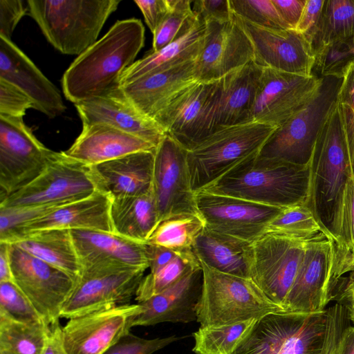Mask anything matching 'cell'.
Wrapping results in <instances>:
<instances>
[{
    "label": "cell",
    "mask_w": 354,
    "mask_h": 354,
    "mask_svg": "<svg viewBox=\"0 0 354 354\" xmlns=\"http://www.w3.org/2000/svg\"><path fill=\"white\" fill-rule=\"evenodd\" d=\"M145 44V27L136 18L117 21L78 55L62 79L63 93L74 104L104 95L120 85L122 73Z\"/></svg>",
    "instance_id": "6da1fadb"
},
{
    "label": "cell",
    "mask_w": 354,
    "mask_h": 354,
    "mask_svg": "<svg viewBox=\"0 0 354 354\" xmlns=\"http://www.w3.org/2000/svg\"><path fill=\"white\" fill-rule=\"evenodd\" d=\"M309 166L310 177L306 205L323 233L337 244L345 189L352 174L338 104L319 133Z\"/></svg>",
    "instance_id": "7a4b0ae2"
},
{
    "label": "cell",
    "mask_w": 354,
    "mask_h": 354,
    "mask_svg": "<svg viewBox=\"0 0 354 354\" xmlns=\"http://www.w3.org/2000/svg\"><path fill=\"white\" fill-rule=\"evenodd\" d=\"M310 166L255 155L201 191L286 208L306 203Z\"/></svg>",
    "instance_id": "3957f363"
},
{
    "label": "cell",
    "mask_w": 354,
    "mask_h": 354,
    "mask_svg": "<svg viewBox=\"0 0 354 354\" xmlns=\"http://www.w3.org/2000/svg\"><path fill=\"white\" fill-rule=\"evenodd\" d=\"M120 0H28V13L47 41L65 55H80L97 40Z\"/></svg>",
    "instance_id": "277c9868"
},
{
    "label": "cell",
    "mask_w": 354,
    "mask_h": 354,
    "mask_svg": "<svg viewBox=\"0 0 354 354\" xmlns=\"http://www.w3.org/2000/svg\"><path fill=\"white\" fill-rule=\"evenodd\" d=\"M277 128L250 122L214 130L187 151L193 192L204 189L241 162L259 154Z\"/></svg>",
    "instance_id": "5b68a950"
},
{
    "label": "cell",
    "mask_w": 354,
    "mask_h": 354,
    "mask_svg": "<svg viewBox=\"0 0 354 354\" xmlns=\"http://www.w3.org/2000/svg\"><path fill=\"white\" fill-rule=\"evenodd\" d=\"M201 266L203 286L196 309V321L201 326L232 324L286 313L251 279L222 273L202 263Z\"/></svg>",
    "instance_id": "8992f818"
},
{
    "label": "cell",
    "mask_w": 354,
    "mask_h": 354,
    "mask_svg": "<svg viewBox=\"0 0 354 354\" xmlns=\"http://www.w3.org/2000/svg\"><path fill=\"white\" fill-rule=\"evenodd\" d=\"M321 78L313 97L273 131L259 156L299 166L310 164L319 133L337 104L342 82L334 76Z\"/></svg>",
    "instance_id": "52a82bcc"
},
{
    "label": "cell",
    "mask_w": 354,
    "mask_h": 354,
    "mask_svg": "<svg viewBox=\"0 0 354 354\" xmlns=\"http://www.w3.org/2000/svg\"><path fill=\"white\" fill-rule=\"evenodd\" d=\"M326 310L276 313L259 319L233 354H322Z\"/></svg>",
    "instance_id": "ba28073f"
},
{
    "label": "cell",
    "mask_w": 354,
    "mask_h": 354,
    "mask_svg": "<svg viewBox=\"0 0 354 354\" xmlns=\"http://www.w3.org/2000/svg\"><path fill=\"white\" fill-rule=\"evenodd\" d=\"M88 165L64 151H53L44 170L31 183L0 203V207L66 205L96 191Z\"/></svg>",
    "instance_id": "9c48e42d"
},
{
    "label": "cell",
    "mask_w": 354,
    "mask_h": 354,
    "mask_svg": "<svg viewBox=\"0 0 354 354\" xmlns=\"http://www.w3.org/2000/svg\"><path fill=\"white\" fill-rule=\"evenodd\" d=\"M307 237L266 232L253 244L251 279L285 311V303L301 265Z\"/></svg>",
    "instance_id": "30bf717a"
},
{
    "label": "cell",
    "mask_w": 354,
    "mask_h": 354,
    "mask_svg": "<svg viewBox=\"0 0 354 354\" xmlns=\"http://www.w3.org/2000/svg\"><path fill=\"white\" fill-rule=\"evenodd\" d=\"M220 80L194 82L174 95L154 121L187 151L212 133Z\"/></svg>",
    "instance_id": "8fae6325"
},
{
    "label": "cell",
    "mask_w": 354,
    "mask_h": 354,
    "mask_svg": "<svg viewBox=\"0 0 354 354\" xmlns=\"http://www.w3.org/2000/svg\"><path fill=\"white\" fill-rule=\"evenodd\" d=\"M8 244L13 282L48 326L59 323L62 308L77 279L15 245Z\"/></svg>",
    "instance_id": "7c38bea8"
},
{
    "label": "cell",
    "mask_w": 354,
    "mask_h": 354,
    "mask_svg": "<svg viewBox=\"0 0 354 354\" xmlns=\"http://www.w3.org/2000/svg\"><path fill=\"white\" fill-rule=\"evenodd\" d=\"M52 153L23 118L0 115V203L35 179Z\"/></svg>",
    "instance_id": "4fadbf2b"
},
{
    "label": "cell",
    "mask_w": 354,
    "mask_h": 354,
    "mask_svg": "<svg viewBox=\"0 0 354 354\" xmlns=\"http://www.w3.org/2000/svg\"><path fill=\"white\" fill-rule=\"evenodd\" d=\"M335 243L323 232L308 242L286 303V313H314L325 310L336 284Z\"/></svg>",
    "instance_id": "5bb4252c"
},
{
    "label": "cell",
    "mask_w": 354,
    "mask_h": 354,
    "mask_svg": "<svg viewBox=\"0 0 354 354\" xmlns=\"http://www.w3.org/2000/svg\"><path fill=\"white\" fill-rule=\"evenodd\" d=\"M196 203L205 227L250 243L284 209L205 191L196 193Z\"/></svg>",
    "instance_id": "9a60e30c"
},
{
    "label": "cell",
    "mask_w": 354,
    "mask_h": 354,
    "mask_svg": "<svg viewBox=\"0 0 354 354\" xmlns=\"http://www.w3.org/2000/svg\"><path fill=\"white\" fill-rule=\"evenodd\" d=\"M187 153V151L167 134L156 147L152 189L159 222L176 214L199 215Z\"/></svg>",
    "instance_id": "2e32d148"
},
{
    "label": "cell",
    "mask_w": 354,
    "mask_h": 354,
    "mask_svg": "<svg viewBox=\"0 0 354 354\" xmlns=\"http://www.w3.org/2000/svg\"><path fill=\"white\" fill-rule=\"evenodd\" d=\"M235 16L252 44L257 65L305 77L314 75L315 54L304 35L293 29L259 26Z\"/></svg>",
    "instance_id": "e0dca14e"
},
{
    "label": "cell",
    "mask_w": 354,
    "mask_h": 354,
    "mask_svg": "<svg viewBox=\"0 0 354 354\" xmlns=\"http://www.w3.org/2000/svg\"><path fill=\"white\" fill-rule=\"evenodd\" d=\"M322 78L263 68L252 107V121L278 127L315 94Z\"/></svg>",
    "instance_id": "ac0fdd59"
},
{
    "label": "cell",
    "mask_w": 354,
    "mask_h": 354,
    "mask_svg": "<svg viewBox=\"0 0 354 354\" xmlns=\"http://www.w3.org/2000/svg\"><path fill=\"white\" fill-rule=\"evenodd\" d=\"M142 310L138 303L127 304L71 318L62 327L63 346L68 354H102L130 332Z\"/></svg>",
    "instance_id": "d6986e66"
},
{
    "label": "cell",
    "mask_w": 354,
    "mask_h": 354,
    "mask_svg": "<svg viewBox=\"0 0 354 354\" xmlns=\"http://www.w3.org/2000/svg\"><path fill=\"white\" fill-rule=\"evenodd\" d=\"M70 231L81 264V274L149 268L146 243L137 242L113 232Z\"/></svg>",
    "instance_id": "ffe728a7"
},
{
    "label": "cell",
    "mask_w": 354,
    "mask_h": 354,
    "mask_svg": "<svg viewBox=\"0 0 354 354\" xmlns=\"http://www.w3.org/2000/svg\"><path fill=\"white\" fill-rule=\"evenodd\" d=\"M205 28L203 47L194 66L197 82L217 81L253 61L252 44L234 14L227 21L205 23Z\"/></svg>",
    "instance_id": "44dd1931"
},
{
    "label": "cell",
    "mask_w": 354,
    "mask_h": 354,
    "mask_svg": "<svg viewBox=\"0 0 354 354\" xmlns=\"http://www.w3.org/2000/svg\"><path fill=\"white\" fill-rule=\"evenodd\" d=\"M145 269L81 274L63 305L60 317L71 319L127 304L136 296Z\"/></svg>",
    "instance_id": "7402d4cb"
},
{
    "label": "cell",
    "mask_w": 354,
    "mask_h": 354,
    "mask_svg": "<svg viewBox=\"0 0 354 354\" xmlns=\"http://www.w3.org/2000/svg\"><path fill=\"white\" fill-rule=\"evenodd\" d=\"M75 106L82 125L104 124L140 138L156 147L166 135L154 120L141 113L131 103L122 86L75 104Z\"/></svg>",
    "instance_id": "603a6c76"
},
{
    "label": "cell",
    "mask_w": 354,
    "mask_h": 354,
    "mask_svg": "<svg viewBox=\"0 0 354 354\" xmlns=\"http://www.w3.org/2000/svg\"><path fill=\"white\" fill-rule=\"evenodd\" d=\"M0 79L18 87L32 100L34 109L50 118L66 110L57 87L12 40L1 37Z\"/></svg>",
    "instance_id": "cb8c5ba5"
},
{
    "label": "cell",
    "mask_w": 354,
    "mask_h": 354,
    "mask_svg": "<svg viewBox=\"0 0 354 354\" xmlns=\"http://www.w3.org/2000/svg\"><path fill=\"white\" fill-rule=\"evenodd\" d=\"M203 286V272L199 266L169 288L139 302L142 310L132 319V327L196 321Z\"/></svg>",
    "instance_id": "d4e9b609"
},
{
    "label": "cell",
    "mask_w": 354,
    "mask_h": 354,
    "mask_svg": "<svg viewBox=\"0 0 354 354\" xmlns=\"http://www.w3.org/2000/svg\"><path fill=\"white\" fill-rule=\"evenodd\" d=\"M153 151H141L89 166L96 189L111 199L145 194L152 189Z\"/></svg>",
    "instance_id": "484cf974"
},
{
    "label": "cell",
    "mask_w": 354,
    "mask_h": 354,
    "mask_svg": "<svg viewBox=\"0 0 354 354\" xmlns=\"http://www.w3.org/2000/svg\"><path fill=\"white\" fill-rule=\"evenodd\" d=\"M195 61H191L139 77L122 86L131 103L154 120L171 99L196 82Z\"/></svg>",
    "instance_id": "4316f807"
},
{
    "label": "cell",
    "mask_w": 354,
    "mask_h": 354,
    "mask_svg": "<svg viewBox=\"0 0 354 354\" xmlns=\"http://www.w3.org/2000/svg\"><path fill=\"white\" fill-rule=\"evenodd\" d=\"M156 146L140 138L104 124L82 125L68 156L91 166L141 151H153Z\"/></svg>",
    "instance_id": "83f0119b"
},
{
    "label": "cell",
    "mask_w": 354,
    "mask_h": 354,
    "mask_svg": "<svg viewBox=\"0 0 354 354\" xmlns=\"http://www.w3.org/2000/svg\"><path fill=\"white\" fill-rule=\"evenodd\" d=\"M262 70L251 61L220 79L212 132L219 127L253 122L252 107Z\"/></svg>",
    "instance_id": "f1b7e54d"
},
{
    "label": "cell",
    "mask_w": 354,
    "mask_h": 354,
    "mask_svg": "<svg viewBox=\"0 0 354 354\" xmlns=\"http://www.w3.org/2000/svg\"><path fill=\"white\" fill-rule=\"evenodd\" d=\"M111 204V198L108 194L96 190L86 198L62 205L30 223L11 243L25 232L45 229L113 232L110 215Z\"/></svg>",
    "instance_id": "f546056e"
},
{
    "label": "cell",
    "mask_w": 354,
    "mask_h": 354,
    "mask_svg": "<svg viewBox=\"0 0 354 354\" xmlns=\"http://www.w3.org/2000/svg\"><path fill=\"white\" fill-rule=\"evenodd\" d=\"M192 252L199 262L218 272L251 279L252 243L204 227Z\"/></svg>",
    "instance_id": "4dcf8cb0"
},
{
    "label": "cell",
    "mask_w": 354,
    "mask_h": 354,
    "mask_svg": "<svg viewBox=\"0 0 354 354\" xmlns=\"http://www.w3.org/2000/svg\"><path fill=\"white\" fill-rule=\"evenodd\" d=\"M205 29V23L196 16L174 41L158 51L150 50L126 68L120 77L121 86L147 74L196 60L203 47Z\"/></svg>",
    "instance_id": "1f68e13d"
},
{
    "label": "cell",
    "mask_w": 354,
    "mask_h": 354,
    "mask_svg": "<svg viewBox=\"0 0 354 354\" xmlns=\"http://www.w3.org/2000/svg\"><path fill=\"white\" fill-rule=\"evenodd\" d=\"M10 244L15 245L77 280L81 275L82 267L70 230L45 229L27 232Z\"/></svg>",
    "instance_id": "d6a6232c"
},
{
    "label": "cell",
    "mask_w": 354,
    "mask_h": 354,
    "mask_svg": "<svg viewBox=\"0 0 354 354\" xmlns=\"http://www.w3.org/2000/svg\"><path fill=\"white\" fill-rule=\"evenodd\" d=\"M110 215L115 234L146 243L159 223L153 189L140 196L112 198Z\"/></svg>",
    "instance_id": "836d02e7"
},
{
    "label": "cell",
    "mask_w": 354,
    "mask_h": 354,
    "mask_svg": "<svg viewBox=\"0 0 354 354\" xmlns=\"http://www.w3.org/2000/svg\"><path fill=\"white\" fill-rule=\"evenodd\" d=\"M354 37V0H325L311 39L315 54L341 40Z\"/></svg>",
    "instance_id": "e575fe53"
},
{
    "label": "cell",
    "mask_w": 354,
    "mask_h": 354,
    "mask_svg": "<svg viewBox=\"0 0 354 354\" xmlns=\"http://www.w3.org/2000/svg\"><path fill=\"white\" fill-rule=\"evenodd\" d=\"M50 327L23 323L0 315V354H41Z\"/></svg>",
    "instance_id": "d590c367"
},
{
    "label": "cell",
    "mask_w": 354,
    "mask_h": 354,
    "mask_svg": "<svg viewBox=\"0 0 354 354\" xmlns=\"http://www.w3.org/2000/svg\"><path fill=\"white\" fill-rule=\"evenodd\" d=\"M204 227V221L198 214L172 215L159 222L146 243L178 253L192 252L194 240Z\"/></svg>",
    "instance_id": "8d00e7d4"
},
{
    "label": "cell",
    "mask_w": 354,
    "mask_h": 354,
    "mask_svg": "<svg viewBox=\"0 0 354 354\" xmlns=\"http://www.w3.org/2000/svg\"><path fill=\"white\" fill-rule=\"evenodd\" d=\"M258 319L226 325L201 326L193 334V351L196 354H233L251 332Z\"/></svg>",
    "instance_id": "74e56055"
},
{
    "label": "cell",
    "mask_w": 354,
    "mask_h": 354,
    "mask_svg": "<svg viewBox=\"0 0 354 354\" xmlns=\"http://www.w3.org/2000/svg\"><path fill=\"white\" fill-rule=\"evenodd\" d=\"M199 266L201 263L193 252L179 253L166 265L143 277L136 300L142 302L162 292Z\"/></svg>",
    "instance_id": "f35d334b"
},
{
    "label": "cell",
    "mask_w": 354,
    "mask_h": 354,
    "mask_svg": "<svg viewBox=\"0 0 354 354\" xmlns=\"http://www.w3.org/2000/svg\"><path fill=\"white\" fill-rule=\"evenodd\" d=\"M266 232L307 237L323 232L306 203L284 208L269 224Z\"/></svg>",
    "instance_id": "ab89813d"
},
{
    "label": "cell",
    "mask_w": 354,
    "mask_h": 354,
    "mask_svg": "<svg viewBox=\"0 0 354 354\" xmlns=\"http://www.w3.org/2000/svg\"><path fill=\"white\" fill-rule=\"evenodd\" d=\"M190 0H169V10L153 33L152 51L174 41L196 19Z\"/></svg>",
    "instance_id": "60d3db41"
},
{
    "label": "cell",
    "mask_w": 354,
    "mask_h": 354,
    "mask_svg": "<svg viewBox=\"0 0 354 354\" xmlns=\"http://www.w3.org/2000/svg\"><path fill=\"white\" fill-rule=\"evenodd\" d=\"M62 205L0 207V242L11 243L26 225Z\"/></svg>",
    "instance_id": "b9f144b4"
},
{
    "label": "cell",
    "mask_w": 354,
    "mask_h": 354,
    "mask_svg": "<svg viewBox=\"0 0 354 354\" xmlns=\"http://www.w3.org/2000/svg\"><path fill=\"white\" fill-rule=\"evenodd\" d=\"M354 65V37L333 43L315 55L314 70L318 77L342 78L349 67Z\"/></svg>",
    "instance_id": "7bdbcfd3"
},
{
    "label": "cell",
    "mask_w": 354,
    "mask_h": 354,
    "mask_svg": "<svg viewBox=\"0 0 354 354\" xmlns=\"http://www.w3.org/2000/svg\"><path fill=\"white\" fill-rule=\"evenodd\" d=\"M0 315L23 323L44 322L30 300L12 281L0 282Z\"/></svg>",
    "instance_id": "ee69618b"
},
{
    "label": "cell",
    "mask_w": 354,
    "mask_h": 354,
    "mask_svg": "<svg viewBox=\"0 0 354 354\" xmlns=\"http://www.w3.org/2000/svg\"><path fill=\"white\" fill-rule=\"evenodd\" d=\"M342 275L346 274L348 263L354 259V176L347 183L341 215L340 232L335 244Z\"/></svg>",
    "instance_id": "f6af8a7d"
},
{
    "label": "cell",
    "mask_w": 354,
    "mask_h": 354,
    "mask_svg": "<svg viewBox=\"0 0 354 354\" xmlns=\"http://www.w3.org/2000/svg\"><path fill=\"white\" fill-rule=\"evenodd\" d=\"M232 12L259 26L290 29L281 19L272 0H229Z\"/></svg>",
    "instance_id": "bcb514c9"
},
{
    "label": "cell",
    "mask_w": 354,
    "mask_h": 354,
    "mask_svg": "<svg viewBox=\"0 0 354 354\" xmlns=\"http://www.w3.org/2000/svg\"><path fill=\"white\" fill-rule=\"evenodd\" d=\"M182 337L172 335L162 338L145 339L129 332L102 354H153Z\"/></svg>",
    "instance_id": "7dc6e473"
},
{
    "label": "cell",
    "mask_w": 354,
    "mask_h": 354,
    "mask_svg": "<svg viewBox=\"0 0 354 354\" xmlns=\"http://www.w3.org/2000/svg\"><path fill=\"white\" fill-rule=\"evenodd\" d=\"M28 109H33L30 97L16 86L0 79V115L24 118Z\"/></svg>",
    "instance_id": "c3c4849f"
},
{
    "label": "cell",
    "mask_w": 354,
    "mask_h": 354,
    "mask_svg": "<svg viewBox=\"0 0 354 354\" xmlns=\"http://www.w3.org/2000/svg\"><path fill=\"white\" fill-rule=\"evenodd\" d=\"M193 3L194 14L205 23L224 22L233 17L229 0H196Z\"/></svg>",
    "instance_id": "681fc988"
},
{
    "label": "cell",
    "mask_w": 354,
    "mask_h": 354,
    "mask_svg": "<svg viewBox=\"0 0 354 354\" xmlns=\"http://www.w3.org/2000/svg\"><path fill=\"white\" fill-rule=\"evenodd\" d=\"M27 12L21 0H0V37L11 40L14 30Z\"/></svg>",
    "instance_id": "f907efd6"
},
{
    "label": "cell",
    "mask_w": 354,
    "mask_h": 354,
    "mask_svg": "<svg viewBox=\"0 0 354 354\" xmlns=\"http://www.w3.org/2000/svg\"><path fill=\"white\" fill-rule=\"evenodd\" d=\"M325 0H306L295 30L304 35L311 43L321 18Z\"/></svg>",
    "instance_id": "816d5d0a"
},
{
    "label": "cell",
    "mask_w": 354,
    "mask_h": 354,
    "mask_svg": "<svg viewBox=\"0 0 354 354\" xmlns=\"http://www.w3.org/2000/svg\"><path fill=\"white\" fill-rule=\"evenodd\" d=\"M134 2L153 33L169 10V0H135Z\"/></svg>",
    "instance_id": "f5cc1de1"
},
{
    "label": "cell",
    "mask_w": 354,
    "mask_h": 354,
    "mask_svg": "<svg viewBox=\"0 0 354 354\" xmlns=\"http://www.w3.org/2000/svg\"><path fill=\"white\" fill-rule=\"evenodd\" d=\"M278 13L290 29L295 30L306 0H272Z\"/></svg>",
    "instance_id": "db71d44e"
},
{
    "label": "cell",
    "mask_w": 354,
    "mask_h": 354,
    "mask_svg": "<svg viewBox=\"0 0 354 354\" xmlns=\"http://www.w3.org/2000/svg\"><path fill=\"white\" fill-rule=\"evenodd\" d=\"M331 300L347 307L354 304V270L345 277H340L332 292Z\"/></svg>",
    "instance_id": "11a10c76"
},
{
    "label": "cell",
    "mask_w": 354,
    "mask_h": 354,
    "mask_svg": "<svg viewBox=\"0 0 354 354\" xmlns=\"http://www.w3.org/2000/svg\"><path fill=\"white\" fill-rule=\"evenodd\" d=\"M149 256V268L154 272L173 260L179 253L171 250L147 243Z\"/></svg>",
    "instance_id": "9f6ffc18"
},
{
    "label": "cell",
    "mask_w": 354,
    "mask_h": 354,
    "mask_svg": "<svg viewBox=\"0 0 354 354\" xmlns=\"http://www.w3.org/2000/svg\"><path fill=\"white\" fill-rule=\"evenodd\" d=\"M338 105L343 121L352 174L354 176V111L347 106Z\"/></svg>",
    "instance_id": "6f0895ef"
},
{
    "label": "cell",
    "mask_w": 354,
    "mask_h": 354,
    "mask_svg": "<svg viewBox=\"0 0 354 354\" xmlns=\"http://www.w3.org/2000/svg\"><path fill=\"white\" fill-rule=\"evenodd\" d=\"M337 104L354 111V65L351 66L344 77L337 95Z\"/></svg>",
    "instance_id": "680465c9"
},
{
    "label": "cell",
    "mask_w": 354,
    "mask_h": 354,
    "mask_svg": "<svg viewBox=\"0 0 354 354\" xmlns=\"http://www.w3.org/2000/svg\"><path fill=\"white\" fill-rule=\"evenodd\" d=\"M61 330L59 323L50 326L46 344L41 354H68L63 346Z\"/></svg>",
    "instance_id": "91938a15"
},
{
    "label": "cell",
    "mask_w": 354,
    "mask_h": 354,
    "mask_svg": "<svg viewBox=\"0 0 354 354\" xmlns=\"http://www.w3.org/2000/svg\"><path fill=\"white\" fill-rule=\"evenodd\" d=\"M12 281L8 244L0 242V282Z\"/></svg>",
    "instance_id": "94428289"
},
{
    "label": "cell",
    "mask_w": 354,
    "mask_h": 354,
    "mask_svg": "<svg viewBox=\"0 0 354 354\" xmlns=\"http://www.w3.org/2000/svg\"><path fill=\"white\" fill-rule=\"evenodd\" d=\"M341 354H354V326L348 325L344 331Z\"/></svg>",
    "instance_id": "6125c7cd"
},
{
    "label": "cell",
    "mask_w": 354,
    "mask_h": 354,
    "mask_svg": "<svg viewBox=\"0 0 354 354\" xmlns=\"http://www.w3.org/2000/svg\"><path fill=\"white\" fill-rule=\"evenodd\" d=\"M348 311V316L351 321L354 324V304L346 307Z\"/></svg>",
    "instance_id": "be15d7a7"
},
{
    "label": "cell",
    "mask_w": 354,
    "mask_h": 354,
    "mask_svg": "<svg viewBox=\"0 0 354 354\" xmlns=\"http://www.w3.org/2000/svg\"><path fill=\"white\" fill-rule=\"evenodd\" d=\"M354 270V259L351 260L346 268V273L349 272Z\"/></svg>",
    "instance_id": "e7e4bbea"
},
{
    "label": "cell",
    "mask_w": 354,
    "mask_h": 354,
    "mask_svg": "<svg viewBox=\"0 0 354 354\" xmlns=\"http://www.w3.org/2000/svg\"><path fill=\"white\" fill-rule=\"evenodd\" d=\"M324 354H337V353H333V352H327V353H324Z\"/></svg>",
    "instance_id": "03108f58"
}]
</instances>
